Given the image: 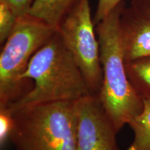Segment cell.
<instances>
[{
    "label": "cell",
    "instance_id": "cell-1",
    "mask_svg": "<svg viewBox=\"0 0 150 150\" xmlns=\"http://www.w3.org/2000/svg\"><path fill=\"white\" fill-rule=\"evenodd\" d=\"M22 79L25 82L31 79L33 86L7 107L11 112L42 103L76 102L92 95L58 30L32 56Z\"/></svg>",
    "mask_w": 150,
    "mask_h": 150
},
{
    "label": "cell",
    "instance_id": "cell-2",
    "mask_svg": "<svg viewBox=\"0 0 150 150\" xmlns=\"http://www.w3.org/2000/svg\"><path fill=\"white\" fill-rule=\"evenodd\" d=\"M122 2L97 24L103 81L99 97L117 132L143 109V99L129 82L120 32Z\"/></svg>",
    "mask_w": 150,
    "mask_h": 150
},
{
    "label": "cell",
    "instance_id": "cell-3",
    "mask_svg": "<svg viewBox=\"0 0 150 150\" xmlns=\"http://www.w3.org/2000/svg\"><path fill=\"white\" fill-rule=\"evenodd\" d=\"M11 112L14 150H78L75 102L42 103Z\"/></svg>",
    "mask_w": 150,
    "mask_h": 150
},
{
    "label": "cell",
    "instance_id": "cell-4",
    "mask_svg": "<svg viewBox=\"0 0 150 150\" xmlns=\"http://www.w3.org/2000/svg\"><path fill=\"white\" fill-rule=\"evenodd\" d=\"M56 31L29 14L19 18L0 54V108H7L29 91L22 74L34 54Z\"/></svg>",
    "mask_w": 150,
    "mask_h": 150
},
{
    "label": "cell",
    "instance_id": "cell-5",
    "mask_svg": "<svg viewBox=\"0 0 150 150\" xmlns=\"http://www.w3.org/2000/svg\"><path fill=\"white\" fill-rule=\"evenodd\" d=\"M89 0H81L60 24L58 31L83 74L92 95H99L103 74L98 38Z\"/></svg>",
    "mask_w": 150,
    "mask_h": 150
},
{
    "label": "cell",
    "instance_id": "cell-6",
    "mask_svg": "<svg viewBox=\"0 0 150 150\" xmlns=\"http://www.w3.org/2000/svg\"><path fill=\"white\" fill-rule=\"evenodd\" d=\"M75 104L78 150H120L116 140L118 132L99 95L82 97Z\"/></svg>",
    "mask_w": 150,
    "mask_h": 150
},
{
    "label": "cell",
    "instance_id": "cell-7",
    "mask_svg": "<svg viewBox=\"0 0 150 150\" xmlns=\"http://www.w3.org/2000/svg\"><path fill=\"white\" fill-rule=\"evenodd\" d=\"M120 32L125 61L150 56V20L133 6H124Z\"/></svg>",
    "mask_w": 150,
    "mask_h": 150
},
{
    "label": "cell",
    "instance_id": "cell-8",
    "mask_svg": "<svg viewBox=\"0 0 150 150\" xmlns=\"http://www.w3.org/2000/svg\"><path fill=\"white\" fill-rule=\"evenodd\" d=\"M81 0H34L28 14L58 29L65 16Z\"/></svg>",
    "mask_w": 150,
    "mask_h": 150
},
{
    "label": "cell",
    "instance_id": "cell-9",
    "mask_svg": "<svg viewBox=\"0 0 150 150\" xmlns=\"http://www.w3.org/2000/svg\"><path fill=\"white\" fill-rule=\"evenodd\" d=\"M127 77L142 99H150V56L125 61Z\"/></svg>",
    "mask_w": 150,
    "mask_h": 150
},
{
    "label": "cell",
    "instance_id": "cell-10",
    "mask_svg": "<svg viewBox=\"0 0 150 150\" xmlns=\"http://www.w3.org/2000/svg\"><path fill=\"white\" fill-rule=\"evenodd\" d=\"M143 102L142 112L128 124L134 138L126 150H150V99H144Z\"/></svg>",
    "mask_w": 150,
    "mask_h": 150
},
{
    "label": "cell",
    "instance_id": "cell-11",
    "mask_svg": "<svg viewBox=\"0 0 150 150\" xmlns=\"http://www.w3.org/2000/svg\"><path fill=\"white\" fill-rule=\"evenodd\" d=\"M20 17L7 0H0V42L4 44Z\"/></svg>",
    "mask_w": 150,
    "mask_h": 150
},
{
    "label": "cell",
    "instance_id": "cell-12",
    "mask_svg": "<svg viewBox=\"0 0 150 150\" xmlns=\"http://www.w3.org/2000/svg\"><path fill=\"white\" fill-rule=\"evenodd\" d=\"M14 127L13 114L7 108H0V146L4 147Z\"/></svg>",
    "mask_w": 150,
    "mask_h": 150
},
{
    "label": "cell",
    "instance_id": "cell-13",
    "mask_svg": "<svg viewBox=\"0 0 150 150\" xmlns=\"http://www.w3.org/2000/svg\"><path fill=\"white\" fill-rule=\"evenodd\" d=\"M122 2H123V0H98L93 18L94 24L97 25Z\"/></svg>",
    "mask_w": 150,
    "mask_h": 150
},
{
    "label": "cell",
    "instance_id": "cell-14",
    "mask_svg": "<svg viewBox=\"0 0 150 150\" xmlns=\"http://www.w3.org/2000/svg\"><path fill=\"white\" fill-rule=\"evenodd\" d=\"M13 7L16 13L20 17L29 13L31 5L34 0H7Z\"/></svg>",
    "mask_w": 150,
    "mask_h": 150
},
{
    "label": "cell",
    "instance_id": "cell-15",
    "mask_svg": "<svg viewBox=\"0 0 150 150\" xmlns=\"http://www.w3.org/2000/svg\"><path fill=\"white\" fill-rule=\"evenodd\" d=\"M131 6L150 20V0H133Z\"/></svg>",
    "mask_w": 150,
    "mask_h": 150
}]
</instances>
